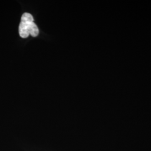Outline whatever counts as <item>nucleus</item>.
Wrapping results in <instances>:
<instances>
[{
    "mask_svg": "<svg viewBox=\"0 0 151 151\" xmlns=\"http://www.w3.org/2000/svg\"><path fill=\"white\" fill-rule=\"evenodd\" d=\"M19 32L20 36L22 38H27L29 35L34 37L38 36L39 32V29L34 22V18L31 14L25 12L22 15Z\"/></svg>",
    "mask_w": 151,
    "mask_h": 151,
    "instance_id": "1",
    "label": "nucleus"
}]
</instances>
